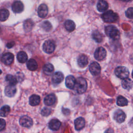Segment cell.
<instances>
[{
    "instance_id": "cell-40",
    "label": "cell",
    "mask_w": 133,
    "mask_h": 133,
    "mask_svg": "<svg viewBox=\"0 0 133 133\" xmlns=\"http://www.w3.org/2000/svg\"><path fill=\"white\" fill-rule=\"evenodd\" d=\"M132 77L133 78V71H132Z\"/></svg>"
},
{
    "instance_id": "cell-20",
    "label": "cell",
    "mask_w": 133,
    "mask_h": 133,
    "mask_svg": "<svg viewBox=\"0 0 133 133\" xmlns=\"http://www.w3.org/2000/svg\"><path fill=\"white\" fill-rule=\"evenodd\" d=\"M97 8L100 12H104L108 8V4L104 0H99L97 4Z\"/></svg>"
},
{
    "instance_id": "cell-26",
    "label": "cell",
    "mask_w": 133,
    "mask_h": 133,
    "mask_svg": "<svg viewBox=\"0 0 133 133\" xmlns=\"http://www.w3.org/2000/svg\"><path fill=\"white\" fill-rule=\"evenodd\" d=\"M64 26L66 30L69 32H72L75 29V23L71 20H67L65 21Z\"/></svg>"
},
{
    "instance_id": "cell-9",
    "label": "cell",
    "mask_w": 133,
    "mask_h": 133,
    "mask_svg": "<svg viewBox=\"0 0 133 133\" xmlns=\"http://www.w3.org/2000/svg\"><path fill=\"white\" fill-rule=\"evenodd\" d=\"M14 59V55L10 52H6L4 54L1 58L2 62L6 65H10L13 62Z\"/></svg>"
},
{
    "instance_id": "cell-34",
    "label": "cell",
    "mask_w": 133,
    "mask_h": 133,
    "mask_svg": "<svg viewBox=\"0 0 133 133\" xmlns=\"http://www.w3.org/2000/svg\"><path fill=\"white\" fill-rule=\"evenodd\" d=\"M51 112V110L47 107H44L41 110V114L44 116H48Z\"/></svg>"
},
{
    "instance_id": "cell-17",
    "label": "cell",
    "mask_w": 133,
    "mask_h": 133,
    "mask_svg": "<svg viewBox=\"0 0 133 133\" xmlns=\"http://www.w3.org/2000/svg\"><path fill=\"white\" fill-rule=\"evenodd\" d=\"M61 125L60 121L57 119H51L48 124L49 128L52 130H57L59 129Z\"/></svg>"
},
{
    "instance_id": "cell-38",
    "label": "cell",
    "mask_w": 133,
    "mask_h": 133,
    "mask_svg": "<svg viewBox=\"0 0 133 133\" xmlns=\"http://www.w3.org/2000/svg\"><path fill=\"white\" fill-rule=\"evenodd\" d=\"M104 133H114V132L112 128H109L105 131Z\"/></svg>"
},
{
    "instance_id": "cell-31",
    "label": "cell",
    "mask_w": 133,
    "mask_h": 133,
    "mask_svg": "<svg viewBox=\"0 0 133 133\" xmlns=\"http://www.w3.org/2000/svg\"><path fill=\"white\" fill-rule=\"evenodd\" d=\"M10 111V108L9 106L7 105L3 106L1 108V111H0L1 116L2 117L6 116L9 114Z\"/></svg>"
},
{
    "instance_id": "cell-11",
    "label": "cell",
    "mask_w": 133,
    "mask_h": 133,
    "mask_svg": "<svg viewBox=\"0 0 133 133\" xmlns=\"http://www.w3.org/2000/svg\"><path fill=\"white\" fill-rule=\"evenodd\" d=\"M11 9L15 13H20L24 9L23 4L20 1H15L12 5Z\"/></svg>"
},
{
    "instance_id": "cell-35",
    "label": "cell",
    "mask_w": 133,
    "mask_h": 133,
    "mask_svg": "<svg viewBox=\"0 0 133 133\" xmlns=\"http://www.w3.org/2000/svg\"><path fill=\"white\" fill-rule=\"evenodd\" d=\"M126 16L129 19H133V7H130L125 12Z\"/></svg>"
},
{
    "instance_id": "cell-29",
    "label": "cell",
    "mask_w": 133,
    "mask_h": 133,
    "mask_svg": "<svg viewBox=\"0 0 133 133\" xmlns=\"http://www.w3.org/2000/svg\"><path fill=\"white\" fill-rule=\"evenodd\" d=\"M116 103L118 106L120 107L126 106L128 104V100L125 97L122 96H119L117 98Z\"/></svg>"
},
{
    "instance_id": "cell-15",
    "label": "cell",
    "mask_w": 133,
    "mask_h": 133,
    "mask_svg": "<svg viewBox=\"0 0 133 133\" xmlns=\"http://www.w3.org/2000/svg\"><path fill=\"white\" fill-rule=\"evenodd\" d=\"M56 100V97L54 94H51L46 96L44 99V102L46 105H53Z\"/></svg>"
},
{
    "instance_id": "cell-37",
    "label": "cell",
    "mask_w": 133,
    "mask_h": 133,
    "mask_svg": "<svg viewBox=\"0 0 133 133\" xmlns=\"http://www.w3.org/2000/svg\"><path fill=\"white\" fill-rule=\"evenodd\" d=\"M15 45V42H10L8 43H7L6 46L8 48H11Z\"/></svg>"
},
{
    "instance_id": "cell-16",
    "label": "cell",
    "mask_w": 133,
    "mask_h": 133,
    "mask_svg": "<svg viewBox=\"0 0 133 133\" xmlns=\"http://www.w3.org/2000/svg\"><path fill=\"white\" fill-rule=\"evenodd\" d=\"M16 88L15 86L8 85L5 87V94L6 96L9 97H12L15 96L16 93Z\"/></svg>"
},
{
    "instance_id": "cell-12",
    "label": "cell",
    "mask_w": 133,
    "mask_h": 133,
    "mask_svg": "<svg viewBox=\"0 0 133 133\" xmlns=\"http://www.w3.org/2000/svg\"><path fill=\"white\" fill-rule=\"evenodd\" d=\"M48 12V9L47 6L45 4H41L37 9V13L38 15L41 18L45 17Z\"/></svg>"
},
{
    "instance_id": "cell-19",
    "label": "cell",
    "mask_w": 133,
    "mask_h": 133,
    "mask_svg": "<svg viewBox=\"0 0 133 133\" xmlns=\"http://www.w3.org/2000/svg\"><path fill=\"white\" fill-rule=\"evenodd\" d=\"M63 74L61 72H56L52 76V81L55 84H59L63 80Z\"/></svg>"
},
{
    "instance_id": "cell-7",
    "label": "cell",
    "mask_w": 133,
    "mask_h": 133,
    "mask_svg": "<svg viewBox=\"0 0 133 133\" xmlns=\"http://www.w3.org/2000/svg\"><path fill=\"white\" fill-rule=\"evenodd\" d=\"M19 124L24 127L30 128L33 125V121L30 117L23 115L20 118Z\"/></svg>"
},
{
    "instance_id": "cell-13",
    "label": "cell",
    "mask_w": 133,
    "mask_h": 133,
    "mask_svg": "<svg viewBox=\"0 0 133 133\" xmlns=\"http://www.w3.org/2000/svg\"><path fill=\"white\" fill-rule=\"evenodd\" d=\"M85 125V121L84 118L79 117L75 119L74 121L75 128L77 130H80L83 129Z\"/></svg>"
},
{
    "instance_id": "cell-25",
    "label": "cell",
    "mask_w": 133,
    "mask_h": 133,
    "mask_svg": "<svg viewBox=\"0 0 133 133\" xmlns=\"http://www.w3.org/2000/svg\"><path fill=\"white\" fill-rule=\"evenodd\" d=\"M34 26V22L30 19H27L24 21L23 29L25 32H30Z\"/></svg>"
},
{
    "instance_id": "cell-30",
    "label": "cell",
    "mask_w": 133,
    "mask_h": 133,
    "mask_svg": "<svg viewBox=\"0 0 133 133\" xmlns=\"http://www.w3.org/2000/svg\"><path fill=\"white\" fill-rule=\"evenodd\" d=\"M92 37L97 43H100L102 42L103 37L102 34L98 31H95L92 33Z\"/></svg>"
},
{
    "instance_id": "cell-18",
    "label": "cell",
    "mask_w": 133,
    "mask_h": 133,
    "mask_svg": "<svg viewBox=\"0 0 133 133\" xmlns=\"http://www.w3.org/2000/svg\"><path fill=\"white\" fill-rule=\"evenodd\" d=\"M88 63V58L85 55H81L77 59V63L79 66L82 68H84L86 67Z\"/></svg>"
},
{
    "instance_id": "cell-6",
    "label": "cell",
    "mask_w": 133,
    "mask_h": 133,
    "mask_svg": "<svg viewBox=\"0 0 133 133\" xmlns=\"http://www.w3.org/2000/svg\"><path fill=\"white\" fill-rule=\"evenodd\" d=\"M107 55L106 50L102 47L97 48L94 53L95 58L98 61H102L103 60Z\"/></svg>"
},
{
    "instance_id": "cell-8",
    "label": "cell",
    "mask_w": 133,
    "mask_h": 133,
    "mask_svg": "<svg viewBox=\"0 0 133 133\" xmlns=\"http://www.w3.org/2000/svg\"><path fill=\"white\" fill-rule=\"evenodd\" d=\"M113 118L116 122L122 123L125 120L126 114L122 110L119 109L117 110L114 113Z\"/></svg>"
},
{
    "instance_id": "cell-23",
    "label": "cell",
    "mask_w": 133,
    "mask_h": 133,
    "mask_svg": "<svg viewBox=\"0 0 133 133\" xmlns=\"http://www.w3.org/2000/svg\"><path fill=\"white\" fill-rule=\"evenodd\" d=\"M133 85L132 81L129 78L123 79L122 81V86L123 88L127 90L131 89Z\"/></svg>"
},
{
    "instance_id": "cell-5",
    "label": "cell",
    "mask_w": 133,
    "mask_h": 133,
    "mask_svg": "<svg viewBox=\"0 0 133 133\" xmlns=\"http://www.w3.org/2000/svg\"><path fill=\"white\" fill-rule=\"evenodd\" d=\"M56 45L55 43L51 40L46 41L43 45V50L47 54H51L54 51Z\"/></svg>"
},
{
    "instance_id": "cell-39",
    "label": "cell",
    "mask_w": 133,
    "mask_h": 133,
    "mask_svg": "<svg viewBox=\"0 0 133 133\" xmlns=\"http://www.w3.org/2000/svg\"><path fill=\"white\" fill-rule=\"evenodd\" d=\"M121 1H123V2H129V1H130L131 0H121Z\"/></svg>"
},
{
    "instance_id": "cell-3",
    "label": "cell",
    "mask_w": 133,
    "mask_h": 133,
    "mask_svg": "<svg viewBox=\"0 0 133 133\" xmlns=\"http://www.w3.org/2000/svg\"><path fill=\"white\" fill-rule=\"evenodd\" d=\"M106 35L113 39H117L119 37V32L118 30L114 25H108L105 28Z\"/></svg>"
},
{
    "instance_id": "cell-27",
    "label": "cell",
    "mask_w": 133,
    "mask_h": 133,
    "mask_svg": "<svg viewBox=\"0 0 133 133\" xmlns=\"http://www.w3.org/2000/svg\"><path fill=\"white\" fill-rule=\"evenodd\" d=\"M17 58L18 61L20 63H24L28 60V56L25 52L21 51L18 53Z\"/></svg>"
},
{
    "instance_id": "cell-1",
    "label": "cell",
    "mask_w": 133,
    "mask_h": 133,
    "mask_svg": "<svg viewBox=\"0 0 133 133\" xmlns=\"http://www.w3.org/2000/svg\"><path fill=\"white\" fill-rule=\"evenodd\" d=\"M87 83L84 78L80 77L76 79L74 89L77 93L81 94L85 92L87 89Z\"/></svg>"
},
{
    "instance_id": "cell-21",
    "label": "cell",
    "mask_w": 133,
    "mask_h": 133,
    "mask_svg": "<svg viewBox=\"0 0 133 133\" xmlns=\"http://www.w3.org/2000/svg\"><path fill=\"white\" fill-rule=\"evenodd\" d=\"M28 69L30 71H35L38 68V64L36 60L33 59H30L26 63Z\"/></svg>"
},
{
    "instance_id": "cell-4",
    "label": "cell",
    "mask_w": 133,
    "mask_h": 133,
    "mask_svg": "<svg viewBox=\"0 0 133 133\" xmlns=\"http://www.w3.org/2000/svg\"><path fill=\"white\" fill-rule=\"evenodd\" d=\"M115 74L118 78L125 79L128 77L129 72L127 68L123 66H119L115 69Z\"/></svg>"
},
{
    "instance_id": "cell-36",
    "label": "cell",
    "mask_w": 133,
    "mask_h": 133,
    "mask_svg": "<svg viewBox=\"0 0 133 133\" xmlns=\"http://www.w3.org/2000/svg\"><path fill=\"white\" fill-rule=\"evenodd\" d=\"M0 129H1V130H2L3 129H4L5 127V125H6V122L5 121L4 119H1V122H0Z\"/></svg>"
},
{
    "instance_id": "cell-10",
    "label": "cell",
    "mask_w": 133,
    "mask_h": 133,
    "mask_svg": "<svg viewBox=\"0 0 133 133\" xmlns=\"http://www.w3.org/2000/svg\"><path fill=\"white\" fill-rule=\"evenodd\" d=\"M89 70L93 75H98L101 72V67L98 63L93 62L89 65Z\"/></svg>"
},
{
    "instance_id": "cell-2",
    "label": "cell",
    "mask_w": 133,
    "mask_h": 133,
    "mask_svg": "<svg viewBox=\"0 0 133 133\" xmlns=\"http://www.w3.org/2000/svg\"><path fill=\"white\" fill-rule=\"evenodd\" d=\"M101 17L104 22L108 23L116 22L118 18L117 14L111 10L105 11L102 15Z\"/></svg>"
},
{
    "instance_id": "cell-33",
    "label": "cell",
    "mask_w": 133,
    "mask_h": 133,
    "mask_svg": "<svg viewBox=\"0 0 133 133\" xmlns=\"http://www.w3.org/2000/svg\"><path fill=\"white\" fill-rule=\"evenodd\" d=\"M41 26L46 32H49L52 29V25L48 21H44L43 22Z\"/></svg>"
},
{
    "instance_id": "cell-14",
    "label": "cell",
    "mask_w": 133,
    "mask_h": 133,
    "mask_svg": "<svg viewBox=\"0 0 133 133\" xmlns=\"http://www.w3.org/2000/svg\"><path fill=\"white\" fill-rule=\"evenodd\" d=\"M76 83V79L72 75H69L65 78V85L69 89H74Z\"/></svg>"
},
{
    "instance_id": "cell-32",
    "label": "cell",
    "mask_w": 133,
    "mask_h": 133,
    "mask_svg": "<svg viewBox=\"0 0 133 133\" xmlns=\"http://www.w3.org/2000/svg\"><path fill=\"white\" fill-rule=\"evenodd\" d=\"M9 11L6 9H2L1 10V21H4L6 20L9 17Z\"/></svg>"
},
{
    "instance_id": "cell-28",
    "label": "cell",
    "mask_w": 133,
    "mask_h": 133,
    "mask_svg": "<svg viewBox=\"0 0 133 133\" xmlns=\"http://www.w3.org/2000/svg\"><path fill=\"white\" fill-rule=\"evenodd\" d=\"M5 80L9 83V85L11 86H15L18 82L17 78L11 74L7 75L5 77Z\"/></svg>"
},
{
    "instance_id": "cell-22",
    "label": "cell",
    "mask_w": 133,
    "mask_h": 133,
    "mask_svg": "<svg viewBox=\"0 0 133 133\" xmlns=\"http://www.w3.org/2000/svg\"><path fill=\"white\" fill-rule=\"evenodd\" d=\"M40 101V97L36 95H33L29 98V103L32 106H36L39 104Z\"/></svg>"
},
{
    "instance_id": "cell-24",
    "label": "cell",
    "mask_w": 133,
    "mask_h": 133,
    "mask_svg": "<svg viewBox=\"0 0 133 133\" xmlns=\"http://www.w3.org/2000/svg\"><path fill=\"white\" fill-rule=\"evenodd\" d=\"M43 70L46 75H50L53 73L54 71V68L52 64L51 63H47L43 66Z\"/></svg>"
}]
</instances>
